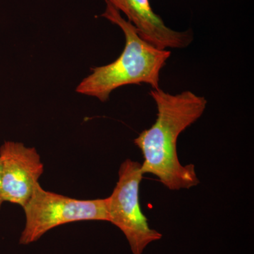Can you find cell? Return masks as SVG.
<instances>
[{
    "mask_svg": "<svg viewBox=\"0 0 254 254\" xmlns=\"http://www.w3.org/2000/svg\"><path fill=\"white\" fill-rule=\"evenodd\" d=\"M156 104L155 123L141 132L133 143L143 157V175L152 174L170 190L191 188L200 183L193 164L182 165L177 155V143L182 132L203 115L204 97L190 91L170 94L159 88L150 90Z\"/></svg>",
    "mask_w": 254,
    "mask_h": 254,
    "instance_id": "obj_1",
    "label": "cell"
},
{
    "mask_svg": "<svg viewBox=\"0 0 254 254\" xmlns=\"http://www.w3.org/2000/svg\"><path fill=\"white\" fill-rule=\"evenodd\" d=\"M105 1L106 7L101 16L123 30L126 40L125 49L113 63L91 68V74L76 87V93L95 97L104 103L112 92L127 85L145 83L152 89L159 88L160 71L171 52L158 49L141 38L136 28L108 0Z\"/></svg>",
    "mask_w": 254,
    "mask_h": 254,
    "instance_id": "obj_2",
    "label": "cell"
},
{
    "mask_svg": "<svg viewBox=\"0 0 254 254\" xmlns=\"http://www.w3.org/2000/svg\"><path fill=\"white\" fill-rule=\"evenodd\" d=\"M23 208L26 225L19 243L23 245L36 242L49 230L64 224L108 221V198L75 199L46 190L39 182Z\"/></svg>",
    "mask_w": 254,
    "mask_h": 254,
    "instance_id": "obj_3",
    "label": "cell"
},
{
    "mask_svg": "<svg viewBox=\"0 0 254 254\" xmlns=\"http://www.w3.org/2000/svg\"><path fill=\"white\" fill-rule=\"evenodd\" d=\"M143 175L141 164L127 159L120 166L113 193L107 198L108 222L123 232L133 254H143L147 246L163 237L150 228L141 211L139 188Z\"/></svg>",
    "mask_w": 254,
    "mask_h": 254,
    "instance_id": "obj_4",
    "label": "cell"
},
{
    "mask_svg": "<svg viewBox=\"0 0 254 254\" xmlns=\"http://www.w3.org/2000/svg\"><path fill=\"white\" fill-rule=\"evenodd\" d=\"M3 199L24 206L44 172L41 156L33 147L5 141L0 146Z\"/></svg>",
    "mask_w": 254,
    "mask_h": 254,
    "instance_id": "obj_5",
    "label": "cell"
},
{
    "mask_svg": "<svg viewBox=\"0 0 254 254\" xmlns=\"http://www.w3.org/2000/svg\"><path fill=\"white\" fill-rule=\"evenodd\" d=\"M115 9L127 16L145 41L160 50L182 49L190 46L193 33L188 30L177 31L169 28L155 14L150 0H108Z\"/></svg>",
    "mask_w": 254,
    "mask_h": 254,
    "instance_id": "obj_6",
    "label": "cell"
},
{
    "mask_svg": "<svg viewBox=\"0 0 254 254\" xmlns=\"http://www.w3.org/2000/svg\"><path fill=\"white\" fill-rule=\"evenodd\" d=\"M4 200L3 199L2 190H1V163L0 160V210H1V205L4 203Z\"/></svg>",
    "mask_w": 254,
    "mask_h": 254,
    "instance_id": "obj_7",
    "label": "cell"
}]
</instances>
